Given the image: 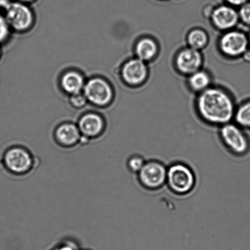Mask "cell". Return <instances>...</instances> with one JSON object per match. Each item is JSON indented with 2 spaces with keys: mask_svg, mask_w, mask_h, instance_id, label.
<instances>
[{
  "mask_svg": "<svg viewBox=\"0 0 250 250\" xmlns=\"http://www.w3.org/2000/svg\"><path fill=\"white\" fill-rule=\"evenodd\" d=\"M4 9L5 18L11 29L17 32H24L33 26L34 14L31 9L23 2H10Z\"/></svg>",
  "mask_w": 250,
  "mask_h": 250,
  "instance_id": "6",
  "label": "cell"
},
{
  "mask_svg": "<svg viewBox=\"0 0 250 250\" xmlns=\"http://www.w3.org/2000/svg\"><path fill=\"white\" fill-rule=\"evenodd\" d=\"M82 136V139L87 142L89 139L99 138L105 130V122L100 114L88 113L80 117L77 125Z\"/></svg>",
  "mask_w": 250,
  "mask_h": 250,
  "instance_id": "9",
  "label": "cell"
},
{
  "mask_svg": "<svg viewBox=\"0 0 250 250\" xmlns=\"http://www.w3.org/2000/svg\"><path fill=\"white\" fill-rule=\"evenodd\" d=\"M158 45L156 42L151 38H143L137 43L136 54L137 58L146 62L155 57L158 53Z\"/></svg>",
  "mask_w": 250,
  "mask_h": 250,
  "instance_id": "15",
  "label": "cell"
},
{
  "mask_svg": "<svg viewBox=\"0 0 250 250\" xmlns=\"http://www.w3.org/2000/svg\"><path fill=\"white\" fill-rule=\"evenodd\" d=\"M83 94L88 102L99 107H104L112 101L113 90L109 83L104 78H91L85 83Z\"/></svg>",
  "mask_w": 250,
  "mask_h": 250,
  "instance_id": "7",
  "label": "cell"
},
{
  "mask_svg": "<svg viewBox=\"0 0 250 250\" xmlns=\"http://www.w3.org/2000/svg\"><path fill=\"white\" fill-rule=\"evenodd\" d=\"M167 167L157 160L146 161L137 175L142 187L149 191L161 189L166 184Z\"/></svg>",
  "mask_w": 250,
  "mask_h": 250,
  "instance_id": "5",
  "label": "cell"
},
{
  "mask_svg": "<svg viewBox=\"0 0 250 250\" xmlns=\"http://www.w3.org/2000/svg\"><path fill=\"white\" fill-rule=\"evenodd\" d=\"M188 42L190 48L199 50L207 45L208 36L202 29H194L188 33Z\"/></svg>",
  "mask_w": 250,
  "mask_h": 250,
  "instance_id": "17",
  "label": "cell"
},
{
  "mask_svg": "<svg viewBox=\"0 0 250 250\" xmlns=\"http://www.w3.org/2000/svg\"><path fill=\"white\" fill-rule=\"evenodd\" d=\"M1 55H2V51H1V48H0V58H1Z\"/></svg>",
  "mask_w": 250,
  "mask_h": 250,
  "instance_id": "28",
  "label": "cell"
},
{
  "mask_svg": "<svg viewBox=\"0 0 250 250\" xmlns=\"http://www.w3.org/2000/svg\"><path fill=\"white\" fill-rule=\"evenodd\" d=\"M54 139L59 146L64 148H73L82 142V136L77 125L64 122L56 127Z\"/></svg>",
  "mask_w": 250,
  "mask_h": 250,
  "instance_id": "10",
  "label": "cell"
},
{
  "mask_svg": "<svg viewBox=\"0 0 250 250\" xmlns=\"http://www.w3.org/2000/svg\"><path fill=\"white\" fill-rule=\"evenodd\" d=\"M202 62V56L199 50L190 47L183 49L176 58V68L183 74L190 75L199 70Z\"/></svg>",
  "mask_w": 250,
  "mask_h": 250,
  "instance_id": "11",
  "label": "cell"
},
{
  "mask_svg": "<svg viewBox=\"0 0 250 250\" xmlns=\"http://www.w3.org/2000/svg\"><path fill=\"white\" fill-rule=\"evenodd\" d=\"M239 16V19L245 24L250 25V2L248 1L241 6Z\"/></svg>",
  "mask_w": 250,
  "mask_h": 250,
  "instance_id": "23",
  "label": "cell"
},
{
  "mask_svg": "<svg viewBox=\"0 0 250 250\" xmlns=\"http://www.w3.org/2000/svg\"><path fill=\"white\" fill-rule=\"evenodd\" d=\"M9 3V0H0V9H4Z\"/></svg>",
  "mask_w": 250,
  "mask_h": 250,
  "instance_id": "25",
  "label": "cell"
},
{
  "mask_svg": "<svg viewBox=\"0 0 250 250\" xmlns=\"http://www.w3.org/2000/svg\"><path fill=\"white\" fill-rule=\"evenodd\" d=\"M148 75L146 62L138 58L131 59L124 64L122 77L125 83L132 86L141 84Z\"/></svg>",
  "mask_w": 250,
  "mask_h": 250,
  "instance_id": "12",
  "label": "cell"
},
{
  "mask_svg": "<svg viewBox=\"0 0 250 250\" xmlns=\"http://www.w3.org/2000/svg\"><path fill=\"white\" fill-rule=\"evenodd\" d=\"M11 30L4 14L0 12V44L4 43L9 38Z\"/></svg>",
  "mask_w": 250,
  "mask_h": 250,
  "instance_id": "21",
  "label": "cell"
},
{
  "mask_svg": "<svg viewBox=\"0 0 250 250\" xmlns=\"http://www.w3.org/2000/svg\"><path fill=\"white\" fill-rule=\"evenodd\" d=\"M70 102L71 105L76 109H82L87 104V100L84 94L82 92L71 95Z\"/></svg>",
  "mask_w": 250,
  "mask_h": 250,
  "instance_id": "22",
  "label": "cell"
},
{
  "mask_svg": "<svg viewBox=\"0 0 250 250\" xmlns=\"http://www.w3.org/2000/svg\"><path fill=\"white\" fill-rule=\"evenodd\" d=\"M197 107L203 121L214 126L229 123L236 112L229 94L217 88H208L203 91L198 98Z\"/></svg>",
  "mask_w": 250,
  "mask_h": 250,
  "instance_id": "1",
  "label": "cell"
},
{
  "mask_svg": "<svg viewBox=\"0 0 250 250\" xmlns=\"http://www.w3.org/2000/svg\"><path fill=\"white\" fill-rule=\"evenodd\" d=\"M220 139L230 154L236 157L246 156L250 149L248 136L237 124L231 122L220 127Z\"/></svg>",
  "mask_w": 250,
  "mask_h": 250,
  "instance_id": "3",
  "label": "cell"
},
{
  "mask_svg": "<svg viewBox=\"0 0 250 250\" xmlns=\"http://www.w3.org/2000/svg\"><path fill=\"white\" fill-rule=\"evenodd\" d=\"M245 58H246L247 60L250 61V51H246V53L244 54Z\"/></svg>",
  "mask_w": 250,
  "mask_h": 250,
  "instance_id": "26",
  "label": "cell"
},
{
  "mask_svg": "<svg viewBox=\"0 0 250 250\" xmlns=\"http://www.w3.org/2000/svg\"><path fill=\"white\" fill-rule=\"evenodd\" d=\"M21 2H28L34 1V0H19Z\"/></svg>",
  "mask_w": 250,
  "mask_h": 250,
  "instance_id": "27",
  "label": "cell"
},
{
  "mask_svg": "<svg viewBox=\"0 0 250 250\" xmlns=\"http://www.w3.org/2000/svg\"><path fill=\"white\" fill-rule=\"evenodd\" d=\"M84 85V77L76 71L65 73L61 79V87L65 92L70 95L82 92Z\"/></svg>",
  "mask_w": 250,
  "mask_h": 250,
  "instance_id": "14",
  "label": "cell"
},
{
  "mask_svg": "<svg viewBox=\"0 0 250 250\" xmlns=\"http://www.w3.org/2000/svg\"><path fill=\"white\" fill-rule=\"evenodd\" d=\"M249 43L246 34L242 32H227L220 40V48L223 53L231 57L244 55L247 50Z\"/></svg>",
  "mask_w": 250,
  "mask_h": 250,
  "instance_id": "8",
  "label": "cell"
},
{
  "mask_svg": "<svg viewBox=\"0 0 250 250\" xmlns=\"http://www.w3.org/2000/svg\"><path fill=\"white\" fill-rule=\"evenodd\" d=\"M211 19L217 28L223 31L229 30L238 23L239 16L233 7L222 5L212 11Z\"/></svg>",
  "mask_w": 250,
  "mask_h": 250,
  "instance_id": "13",
  "label": "cell"
},
{
  "mask_svg": "<svg viewBox=\"0 0 250 250\" xmlns=\"http://www.w3.org/2000/svg\"><path fill=\"white\" fill-rule=\"evenodd\" d=\"M197 179L189 166L182 162L171 164L167 167L166 184L174 194L188 195L194 189Z\"/></svg>",
  "mask_w": 250,
  "mask_h": 250,
  "instance_id": "2",
  "label": "cell"
},
{
  "mask_svg": "<svg viewBox=\"0 0 250 250\" xmlns=\"http://www.w3.org/2000/svg\"><path fill=\"white\" fill-rule=\"evenodd\" d=\"M146 161L143 157L134 154L127 159L126 166L130 172L137 174L141 170Z\"/></svg>",
  "mask_w": 250,
  "mask_h": 250,
  "instance_id": "19",
  "label": "cell"
},
{
  "mask_svg": "<svg viewBox=\"0 0 250 250\" xmlns=\"http://www.w3.org/2000/svg\"><path fill=\"white\" fill-rule=\"evenodd\" d=\"M249 44H250V33L249 38Z\"/></svg>",
  "mask_w": 250,
  "mask_h": 250,
  "instance_id": "30",
  "label": "cell"
},
{
  "mask_svg": "<svg viewBox=\"0 0 250 250\" xmlns=\"http://www.w3.org/2000/svg\"><path fill=\"white\" fill-rule=\"evenodd\" d=\"M80 247L77 241L71 238H66L56 245L50 250H79Z\"/></svg>",
  "mask_w": 250,
  "mask_h": 250,
  "instance_id": "20",
  "label": "cell"
},
{
  "mask_svg": "<svg viewBox=\"0 0 250 250\" xmlns=\"http://www.w3.org/2000/svg\"><path fill=\"white\" fill-rule=\"evenodd\" d=\"M4 168L9 173L16 176L28 173L34 166V158L28 149L21 146L10 147L2 156Z\"/></svg>",
  "mask_w": 250,
  "mask_h": 250,
  "instance_id": "4",
  "label": "cell"
},
{
  "mask_svg": "<svg viewBox=\"0 0 250 250\" xmlns=\"http://www.w3.org/2000/svg\"><path fill=\"white\" fill-rule=\"evenodd\" d=\"M234 119L241 128L250 130V101L245 103L236 110Z\"/></svg>",
  "mask_w": 250,
  "mask_h": 250,
  "instance_id": "18",
  "label": "cell"
},
{
  "mask_svg": "<svg viewBox=\"0 0 250 250\" xmlns=\"http://www.w3.org/2000/svg\"><path fill=\"white\" fill-rule=\"evenodd\" d=\"M228 3H229L231 6H242V5L246 3L249 0H226Z\"/></svg>",
  "mask_w": 250,
  "mask_h": 250,
  "instance_id": "24",
  "label": "cell"
},
{
  "mask_svg": "<svg viewBox=\"0 0 250 250\" xmlns=\"http://www.w3.org/2000/svg\"><path fill=\"white\" fill-rule=\"evenodd\" d=\"M79 250H92L88 249H80Z\"/></svg>",
  "mask_w": 250,
  "mask_h": 250,
  "instance_id": "29",
  "label": "cell"
},
{
  "mask_svg": "<svg viewBox=\"0 0 250 250\" xmlns=\"http://www.w3.org/2000/svg\"><path fill=\"white\" fill-rule=\"evenodd\" d=\"M210 78L208 73L205 71L198 70L192 73L188 79L190 87L195 91H203L209 87Z\"/></svg>",
  "mask_w": 250,
  "mask_h": 250,
  "instance_id": "16",
  "label": "cell"
}]
</instances>
